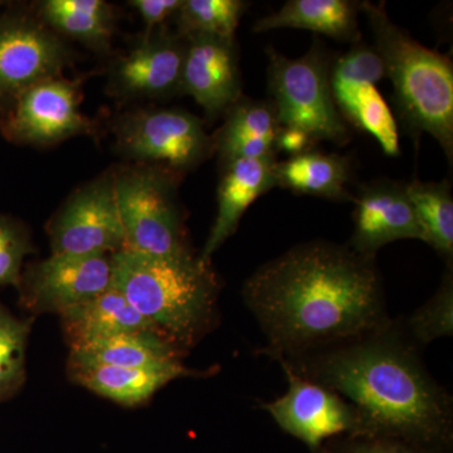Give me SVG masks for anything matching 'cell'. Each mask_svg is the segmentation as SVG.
<instances>
[{"mask_svg": "<svg viewBox=\"0 0 453 453\" xmlns=\"http://www.w3.org/2000/svg\"><path fill=\"white\" fill-rule=\"evenodd\" d=\"M242 296L273 360L300 356L374 332L390 323L377 258L348 244H297L259 266Z\"/></svg>", "mask_w": 453, "mask_h": 453, "instance_id": "obj_1", "label": "cell"}, {"mask_svg": "<svg viewBox=\"0 0 453 453\" xmlns=\"http://www.w3.org/2000/svg\"><path fill=\"white\" fill-rule=\"evenodd\" d=\"M356 405L362 434L453 453V399L429 372L399 319L365 335L277 360Z\"/></svg>", "mask_w": 453, "mask_h": 453, "instance_id": "obj_2", "label": "cell"}, {"mask_svg": "<svg viewBox=\"0 0 453 453\" xmlns=\"http://www.w3.org/2000/svg\"><path fill=\"white\" fill-rule=\"evenodd\" d=\"M111 286L170 342L186 351L219 320V280L199 256L111 255Z\"/></svg>", "mask_w": 453, "mask_h": 453, "instance_id": "obj_3", "label": "cell"}, {"mask_svg": "<svg viewBox=\"0 0 453 453\" xmlns=\"http://www.w3.org/2000/svg\"><path fill=\"white\" fill-rule=\"evenodd\" d=\"M371 26L374 49L395 88L396 105L416 135L428 133L453 157V67L449 57L427 49L395 25L383 3L359 4Z\"/></svg>", "mask_w": 453, "mask_h": 453, "instance_id": "obj_4", "label": "cell"}, {"mask_svg": "<svg viewBox=\"0 0 453 453\" xmlns=\"http://www.w3.org/2000/svg\"><path fill=\"white\" fill-rule=\"evenodd\" d=\"M112 170L125 250L160 257L192 255L178 201V174L146 164Z\"/></svg>", "mask_w": 453, "mask_h": 453, "instance_id": "obj_5", "label": "cell"}, {"mask_svg": "<svg viewBox=\"0 0 453 453\" xmlns=\"http://www.w3.org/2000/svg\"><path fill=\"white\" fill-rule=\"evenodd\" d=\"M268 83L280 127L303 131L315 142H347L349 129L330 88L326 61L312 49L291 59L268 50Z\"/></svg>", "mask_w": 453, "mask_h": 453, "instance_id": "obj_6", "label": "cell"}, {"mask_svg": "<svg viewBox=\"0 0 453 453\" xmlns=\"http://www.w3.org/2000/svg\"><path fill=\"white\" fill-rule=\"evenodd\" d=\"M115 149L136 164L162 166L175 174L196 168L214 151L201 119L180 109L125 113L113 127Z\"/></svg>", "mask_w": 453, "mask_h": 453, "instance_id": "obj_7", "label": "cell"}, {"mask_svg": "<svg viewBox=\"0 0 453 453\" xmlns=\"http://www.w3.org/2000/svg\"><path fill=\"white\" fill-rule=\"evenodd\" d=\"M73 64V50L35 13L0 16V120L17 98L44 80L61 77Z\"/></svg>", "mask_w": 453, "mask_h": 453, "instance_id": "obj_8", "label": "cell"}, {"mask_svg": "<svg viewBox=\"0 0 453 453\" xmlns=\"http://www.w3.org/2000/svg\"><path fill=\"white\" fill-rule=\"evenodd\" d=\"M52 255L113 253L127 249L113 170L74 190L47 225Z\"/></svg>", "mask_w": 453, "mask_h": 453, "instance_id": "obj_9", "label": "cell"}, {"mask_svg": "<svg viewBox=\"0 0 453 453\" xmlns=\"http://www.w3.org/2000/svg\"><path fill=\"white\" fill-rule=\"evenodd\" d=\"M288 390L261 403L285 434L296 438L316 453L326 441L345 434H362V418L357 407L323 384L306 380L282 368Z\"/></svg>", "mask_w": 453, "mask_h": 453, "instance_id": "obj_10", "label": "cell"}, {"mask_svg": "<svg viewBox=\"0 0 453 453\" xmlns=\"http://www.w3.org/2000/svg\"><path fill=\"white\" fill-rule=\"evenodd\" d=\"M79 85L64 77L44 80L17 98L0 120V131L14 144L56 145L77 135H92L95 127L80 111Z\"/></svg>", "mask_w": 453, "mask_h": 453, "instance_id": "obj_11", "label": "cell"}, {"mask_svg": "<svg viewBox=\"0 0 453 453\" xmlns=\"http://www.w3.org/2000/svg\"><path fill=\"white\" fill-rule=\"evenodd\" d=\"M111 255H50L26 268L17 288L35 314L64 312L111 288Z\"/></svg>", "mask_w": 453, "mask_h": 453, "instance_id": "obj_12", "label": "cell"}, {"mask_svg": "<svg viewBox=\"0 0 453 453\" xmlns=\"http://www.w3.org/2000/svg\"><path fill=\"white\" fill-rule=\"evenodd\" d=\"M187 40L165 26L145 33L142 41L111 65L107 89L121 100L166 98L180 92Z\"/></svg>", "mask_w": 453, "mask_h": 453, "instance_id": "obj_13", "label": "cell"}, {"mask_svg": "<svg viewBox=\"0 0 453 453\" xmlns=\"http://www.w3.org/2000/svg\"><path fill=\"white\" fill-rule=\"evenodd\" d=\"M186 40L181 94L195 98L210 118L229 111L242 92L235 41L205 35Z\"/></svg>", "mask_w": 453, "mask_h": 453, "instance_id": "obj_14", "label": "cell"}, {"mask_svg": "<svg viewBox=\"0 0 453 453\" xmlns=\"http://www.w3.org/2000/svg\"><path fill=\"white\" fill-rule=\"evenodd\" d=\"M354 202V232L347 244L359 255L377 258L381 247L395 241H422L421 226L404 184L374 181L362 188Z\"/></svg>", "mask_w": 453, "mask_h": 453, "instance_id": "obj_15", "label": "cell"}, {"mask_svg": "<svg viewBox=\"0 0 453 453\" xmlns=\"http://www.w3.org/2000/svg\"><path fill=\"white\" fill-rule=\"evenodd\" d=\"M276 157L235 159L223 163L219 186V210L199 257L211 261L213 253L234 234L253 202L276 187Z\"/></svg>", "mask_w": 453, "mask_h": 453, "instance_id": "obj_16", "label": "cell"}, {"mask_svg": "<svg viewBox=\"0 0 453 453\" xmlns=\"http://www.w3.org/2000/svg\"><path fill=\"white\" fill-rule=\"evenodd\" d=\"M68 374L80 386L116 403L138 405L150 399L170 381L208 375L210 372L193 371L181 362L150 368H121L70 356Z\"/></svg>", "mask_w": 453, "mask_h": 453, "instance_id": "obj_17", "label": "cell"}, {"mask_svg": "<svg viewBox=\"0 0 453 453\" xmlns=\"http://www.w3.org/2000/svg\"><path fill=\"white\" fill-rule=\"evenodd\" d=\"M280 127L273 104L241 97L213 138L214 151L223 163L276 157Z\"/></svg>", "mask_w": 453, "mask_h": 453, "instance_id": "obj_18", "label": "cell"}, {"mask_svg": "<svg viewBox=\"0 0 453 453\" xmlns=\"http://www.w3.org/2000/svg\"><path fill=\"white\" fill-rule=\"evenodd\" d=\"M59 315L71 348L120 334L157 330L112 286L94 299L65 310Z\"/></svg>", "mask_w": 453, "mask_h": 453, "instance_id": "obj_19", "label": "cell"}, {"mask_svg": "<svg viewBox=\"0 0 453 453\" xmlns=\"http://www.w3.org/2000/svg\"><path fill=\"white\" fill-rule=\"evenodd\" d=\"M357 11L359 3L350 0H290L280 11L257 20L253 31L306 29L339 41L357 42L360 38Z\"/></svg>", "mask_w": 453, "mask_h": 453, "instance_id": "obj_20", "label": "cell"}, {"mask_svg": "<svg viewBox=\"0 0 453 453\" xmlns=\"http://www.w3.org/2000/svg\"><path fill=\"white\" fill-rule=\"evenodd\" d=\"M184 351L157 330L120 334L71 348L70 356L121 368H150L181 362Z\"/></svg>", "mask_w": 453, "mask_h": 453, "instance_id": "obj_21", "label": "cell"}, {"mask_svg": "<svg viewBox=\"0 0 453 453\" xmlns=\"http://www.w3.org/2000/svg\"><path fill=\"white\" fill-rule=\"evenodd\" d=\"M35 13L61 37L81 42L89 49L106 52L111 46L113 12L103 0H44Z\"/></svg>", "mask_w": 453, "mask_h": 453, "instance_id": "obj_22", "label": "cell"}, {"mask_svg": "<svg viewBox=\"0 0 453 453\" xmlns=\"http://www.w3.org/2000/svg\"><path fill=\"white\" fill-rule=\"evenodd\" d=\"M276 187L300 195L323 196L334 201L351 199L348 192L350 165L336 154L305 151L276 163Z\"/></svg>", "mask_w": 453, "mask_h": 453, "instance_id": "obj_23", "label": "cell"}, {"mask_svg": "<svg viewBox=\"0 0 453 453\" xmlns=\"http://www.w3.org/2000/svg\"><path fill=\"white\" fill-rule=\"evenodd\" d=\"M333 97L345 118L371 134L384 153L398 157V125L375 83H330Z\"/></svg>", "mask_w": 453, "mask_h": 453, "instance_id": "obj_24", "label": "cell"}, {"mask_svg": "<svg viewBox=\"0 0 453 453\" xmlns=\"http://www.w3.org/2000/svg\"><path fill=\"white\" fill-rule=\"evenodd\" d=\"M404 188L421 226L422 242L452 262L453 198L449 184L423 183L416 179Z\"/></svg>", "mask_w": 453, "mask_h": 453, "instance_id": "obj_25", "label": "cell"}, {"mask_svg": "<svg viewBox=\"0 0 453 453\" xmlns=\"http://www.w3.org/2000/svg\"><path fill=\"white\" fill-rule=\"evenodd\" d=\"M246 8L247 3L241 0H183L177 13L179 35H205L234 41Z\"/></svg>", "mask_w": 453, "mask_h": 453, "instance_id": "obj_26", "label": "cell"}, {"mask_svg": "<svg viewBox=\"0 0 453 453\" xmlns=\"http://www.w3.org/2000/svg\"><path fill=\"white\" fill-rule=\"evenodd\" d=\"M402 329L422 350L434 340L453 335V270L447 265L434 296L407 318H399Z\"/></svg>", "mask_w": 453, "mask_h": 453, "instance_id": "obj_27", "label": "cell"}, {"mask_svg": "<svg viewBox=\"0 0 453 453\" xmlns=\"http://www.w3.org/2000/svg\"><path fill=\"white\" fill-rule=\"evenodd\" d=\"M31 321L0 303V402L12 398L26 380V351Z\"/></svg>", "mask_w": 453, "mask_h": 453, "instance_id": "obj_28", "label": "cell"}, {"mask_svg": "<svg viewBox=\"0 0 453 453\" xmlns=\"http://www.w3.org/2000/svg\"><path fill=\"white\" fill-rule=\"evenodd\" d=\"M35 251L28 231L18 220L0 214V285L18 286L23 262Z\"/></svg>", "mask_w": 453, "mask_h": 453, "instance_id": "obj_29", "label": "cell"}, {"mask_svg": "<svg viewBox=\"0 0 453 453\" xmlns=\"http://www.w3.org/2000/svg\"><path fill=\"white\" fill-rule=\"evenodd\" d=\"M383 77H386V70L380 53L374 47L360 44L336 61L330 74V82H371L377 85Z\"/></svg>", "mask_w": 453, "mask_h": 453, "instance_id": "obj_30", "label": "cell"}, {"mask_svg": "<svg viewBox=\"0 0 453 453\" xmlns=\"http://www.w3.org/2000/svg\"><path fill=\"white\" fill-rule=\"evenodd\" d=\"M316 453H441L393 437L345 434L326 441Z\"/></svg>", "mask_w": 453, "mask_h": 453, "instance_id": "obj_31", "label": "cell"}, {"mask_svg": "<svg viewBox=\"0 0 453 453\" xmlns=\"http://www.w3.org/2000/svg\"><path fill=\"white\" fill-rule=\"evenodd\" d=\"M183 0H131L129 4L144 20L146 33L164 26L165 20L177 16Z\"/></svg>", "mask_w": 453, "mask_h": 453, "instance_id": "obj_32", "label": "cell"}, {"mask_svg": "<svg viewBox=\"0 0 453 453\" xmlns=\"http://www.w3.org/2000/svg\"><path fill=\"white\" fill-rule=\"evenodd\" d=\"M315 142V140L303 131L291 129V127H280L276 138V149L294 157V155L311 150Z\"/></svg>", "mask_w": 453, "mask_h": 453, "instance_id": "obj_33", "label": "cell"}, {"mask_svg": "<svg viewBox=\"0 0 453 453\" xmlns=\"http://www.w3.org/2000/svg\"><path fill=\"white\" fill-rule=\"evenodd\" d=\"M0 4H2V2H0Z\"/></svg>", "mask_w": 453, "mask_h": 453, "instance_id": "obj_34", "label": "cell"}]
</instances>
